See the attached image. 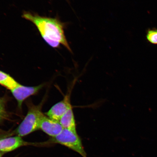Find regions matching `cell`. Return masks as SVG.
<instances>
[{
  "instance_id": "obj_1",
  "label": "cell",
  "mask_w": 157,
  "mask_h": 157,
  "mask_svg": "<svg viewBox=\"0 0 157 157\" xmlns=\"http://www.w3.org/2000/svg\"><path fill=\"white\" fill-rule=\"evenodd\" d=\"M22 17L35 25L43 38L50 46L58 48L61 44L72 52L64 34L63 24L58 20L29 12H25Z\"/></svg>"
},
{
  "instance_id": "obj_2",
  "label": "cell",
  "mask_w": 157,
  "mask_h": 157,
  "mask_svg": "<svg viewBox=\"0 0 157 157\" xmlns=\"http://www.w3.org/2000/svg\"><path fill=\"white\" fill-rule=\"evenodd\" d=\"M44 115L40 105H31L26 117L16 129L17 136L21 137L26 136L40 129L39 124Z\"/></svg>"
},
{
  "instance_id": "obj_3",
  "label": "cell",
  "mask_w": 157,
  "mask_h": 157,
  "mask_svg": "<svg viewBox=\"0 0 157 157\" xmlns=\"http://www.w3.org/2000/svg\"><path fill=\"white\" fill-rule=\"evenodd\" d=\"M52 141L55 143L68 147L83 157H87L82 141L77 132L64 128L59 134L53 137Z\"/></svg>"
},
{
  "instance_id": "obj_4",
  "label": "cell",
  "mask_w": 157,
  "mask_h": 157,
  "mask_svg": "<svg viewBox=\"0 0 157 157\" xmlns=\"http://www.w3.org/2000/svg\"><path fill=\"white\" fill-rule=\"evenodd\" d=\"M70 94H67L63 100L51 108L46 113L49 118L59 121L63 115L72 107L70 102Z\"/></svg>"
},
{
  "instance_id": "obj_5",
  "label": "cell",
  "mask_w": 157,
  "mask_h": 157,
  "mask_svg": "<svg viewBox=\"0 0 157 157\" xmlns=\"http://www.w3.org/2000/svg\"><path fill=\"white\" fill-rule=\"evenodd\" d=\"M43 86V84H40L34 87H28L19 84L12 90V94L17 100L19 107L21 109L23 102L27 98L38 93Z\"/></svg>"
},
{
  "instance_id": "obj_6",
  "label": "cell",
  "mask_w": 157,
  "mask_h": 157,
  "mask_svg": "<svg viewBox=\"0 0 157 157\" xmlns=\"http://www.w3.org/2000/svg\"><path fill=\"white\" fill-rule=\"evenodd\" d=\"M39 128L46 134L53 137L59 134L64 129L59 121L49 118L44 115L41 119Z\"/></svg>"
},
{
  "instance_id": "obj_7",
  "label": "cell",
  "mask_w": 157,
  "mask_h": 157,
  "mask_svg": "<svg viewBox=\"0 0 157 157\" xmlns=\"http://www.w3.org/2000/svg\"><path fill=\"white\" fill-rule=\"evenodd\" d=\"M25 144L19 136L0 138V153L11 151Z\"/></svg>"
},
{
  "instance_id": "obj_8",
  "label": "cell",
  "mask_w": 157,
  "mask_h": 157,
  "mask_svg": "<svg viewBox=\"0 0 157 157\" xmlns=\"http://www.w3.org/2000/svg\"><path fill=\"white\" fill-rule=\"evenodd\" d=\"M59 122L63 128L76 132L75 121L72 107L63 115Z\"/></svg>"
},
{
  "instance_id": "obj_9",
  "label": "cell",
  "mask_w": 157,
  "mask_h": 157,
  "mask_svg": "<svg viewBox=\"0 0 157 157\" xmlns=\"http://www.w3.org/2000/svg\"><path fill=\"white\" fill-rule=\"evenodd\" d=\"M0 84L11 91L19 84L9 75L0 71Z\"/></svg>"
},
{
  "instance_id": "obj_10",
  "label": "cell",
  "mask_w": 157,
  "mask_h": 157,
  "mask_svg": "<svg viewBox=\"0 0 157 157\" xmlns=\"http://www.w3.org/2000/svg\"><path fill=\"white\" fill-rule=\"evenodd\" d=\"M146 38L149 42L157 44V29H150L147 31Z\"/></svg>"
},
{
  "instance_id": "obj_11",
  "label": "cell",
  "mask_w": 157,
  "mask_h": 157,
  "mask_svg": "<svg viewBox=\"0 0 157 157\" xmlns=\"http://www.w3.org/2000/svg\"><path fill=\"white\" fill-rule=\"evenodd\" d=\"M7 113L6 111L5 102L3 99H0V123L6 117Z\"/></svg>"
},
{
  "instance_id": "obj_12",
  "label": "cell",
  "mask_w": 157,
  "mask_h": 157,
  "mask_svg": "<svg viewBox=\"0 0 157 157\" xmlns=\"http://www.w3.org/2000/svg\"><path fill=\"white\" fill-rule=\"evenodd\" d=\"M2 154H2V153H0V157H1Z\"/></svg>"
}]
</instances>
